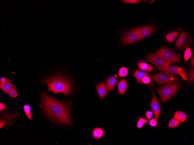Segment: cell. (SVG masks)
Returning a JSON list of instances; mask_svg holds the SVG:
<instances>
[{
  "mask_svg": "<svg viewBox=\"0 0 194 145\" xmlns=\"http://www.w3.org/2000/svg\"><path fill=\"white\" fill-rule=\"evenodd\" d=\"M42 98L43 109L48 118L60 124L66 126L71 125L70 100L59 101L44 92L42 93Z\"/></svg>",
  "mask_w": 194,
  "mask_h": 145,
  "instance_id": "obj_1",
  "label": "cell"
},
{
  "mask_svg": "<svg viewBox=\"0 0 194 145\" xmlns=\"http://www.w3.org/2000/svg\"><path fill=\"white\" fill-rule=\"evenodd\" d=\"M41 82L46 85L48 92L52 91L55 95L62 93L67 96L72 93L73 84L65 77L59 76L51 77L43 80Z\"/></svg>",
  "mask_w": 194,
  "mask_h": 145,
  "instance_id": "obj_2",
  "label": "cell"
},
{
  "mask_svg": "<svg viewBox=\"0 0 194 145\" xmlns=\"http://www.w3.org/2000/svg\"><path fill=\"white\" fill-rule=\"evenodd\" d=\"M177 81H171L157 89L156 91L160 97L162 103L173 97L179 87Z\"/></svg>",
  "mask_w": 194,
  "mask_h": 145,
  "instance_id": "obj_3",
  "label": "cell"
},
{
  "mask_svg": "<svg viewBox=\"0 0 194 145\" xmlns=\"http://www.w3.org/2000/svg\"><path fill=\"white\" fill-rule=\"evenodd\" d=\"M150 77L158 84H162L171 81H177L178 76L175 74L163 71L150 76Z\"/></svg>",
  "mask_w": 194,
  "mask_h": 145,
  "instance_id": "obj_4",
  "label": "cell"
},
{
  "mask_svg": "<svg viewBox=\"0 0 194 145\" xmlns=\"http://www.w3.org/2000/svg\"><path fill=\"white\" fill-rule=\"evenodd\" d=\"M165 59L173 63H180L181 61L180 56L177 53L165 47H162L157 52Z\"/></svg>",
  "mask_w": 194,
  "mask_h": 145,
  "instance_id": "obj_5",
  "label": "cell"
},
{
  "mask_svg": "<svg viewBox=\"0 0 194 145\" xmlns=\"http://www.w3.org/2000/svg\"><path fill=\"white\" fill-rule=\"evenodd\" d=\"M146 60L155 65L157 68H162L169 66L172 63L162 57L156 52H154L147 55Z\"/></svg>",
  "mask_w": 194,
  "mask_h": 145,
  "instance_id": "obj_6",
  "label": "cell"
},
{
  "mask_svg": "<svg viewBox=\"0 0 194 145\" xmlns=\"http://www.w3.org/2000/svg\"><path fill=\"white\" fill-rule=\"evenodd\" d=\"M157 71H164L174 74H177L180 76L185 80H188V74L186 70L183 67L175 65H169L162 68H156Z\"/></svg>",
  "mask_w": 194,
  "mask_h": 145,
  "instance_id": "obj_7",
  "label": "cell"
},
{
  "mask_svg": "<svg viewBox=\"0 0 194 145\" xmlns=\"http://www.w3.org/2000/svg\"><path fill=\"white\" fill-rule=\"evenodd\" d=\"M141 40L136 28L125 34L122 38L121 43L125 45L135 43Z\"/></svg>",
  "mask_w": 194,
  "mask_h": 145,
  "instance_id": "obj_8",
  "label": "cell"
},
{
  "mask_svg": "<svg viewBox=\"0 0 194 145\" xmlns=\"http://www.w3.org/2000/svg\"><path fill=\"white\" fill-rule=\"evenodd\" d=\"M191 40L190 36L186 31L183 32L180 36L176 43V45L180 49H184L188 46L191 44Z\"/></svg>",
  "mask_w": 194,
  "mask_h": 145,
  "instance_id": "obj_9",
  "label": "cell"
},
{
  "mask_svg": "<svg viewBox=\"0 0 194 145\" xmlns=\"http://www.w3.org/2000/svg\"><path fill=\"white\" fill-rule=\"evenodd\" d=\"M153 97L152 101L150 103L151 109L155 115V118L158 120L161 114V108L158 100L155 94L152 90Z\"/></svg>",
  "mask_w": 194,
  "mask_h": 145,
  "instance_id": "obj_10",
  "label": "cell"
},
{
  "mask_svg": "<svg viewBox=\"0 0 194 145\" xmlns=\"http://www.w3.org/2000/svg\"><path fill=\"white\" fill-rule=\"evenodd\" d=\"M142 40L149 36L155 30V27L152 26H144L136 28Z\"/></svg>",
  "mask_w": 194,
  "mask_h": 145,
  "instance_id": "obj_11",
  "label": "cell"
},
{
  "mask_svg": "<svg viewBox=\"0 0 194 145\" xmlns=\"http://www.w3.org/2000/svg\"><path fill=\"white\" fill-rule=\"evenodd\" d=\"M0 88L6 93L11 89L15 88L11 82L8 79L4 78H1L0 79Z\"/></svg>",
  "mask_w": 194,
  "mask_h": 145,
  "instance_id": "obj_12",
  "label": "cell"
},
{
  "mask_svg": "<svg viewBox=\"0 0 194 145\" xmlns=\"http://www.w3.org/2000/svg\"><path fill=\"white\" fill-rule=\"evenodd\" d=\"M118 79L116 77L111 76L106 80V85L108 91H111L114 89Z\"/></svg>",
  "mask_w": 194,
  "mask_h": 145,
  "instance_id": "obj_13",
  "label": "cell"
},
{
  "mask_svg": "<svg viewBox=\"0 0 194 145\" xmlns=\"http://www.w3.org/2000/svg\"><path fill=\"white\" fill-rule=\"evenodd\" d=\"M96 89L101 98H104L107 94V89L105 83L104 82L98 84L96 86Z\"/></svg>",
  "mask_w": 194,
  "mask_h": 145,
  "instance_id": "obj_14",
  "label": "cell"
},
{
  "mask_svg": "<svg viewBox=\"0 0 194 145\" xmlns=\"http://www.w3.org/2000/svg\"><path fill=\"white\" fill-rule=\"evenodd\" d=\"M133 76L136 78L137 82L142 84V79L146 76H149V74L144 71L136 69L133 74Z\"/></svg>",
  "mask_w": 194,
  "mask_h": 145,
  "instance_id": "obj_15",
  "label": "cell"
},
{
  "mask_svg": "<svg viewBox=\"0 0 194 145\" xmlns=\"http://www.w3.org/2000/svg\"><path fill=\"white\" fill-rule=\"evenodd\" d=\"M127 87V83L126 80L123 79L118 82L117 88L118 92L121 95L124 94L125 92Z\"/></svg>",
  "mask_w": 194,
  "mask_h": 145,
  "instance_id": "obj_16",
  "label": "cell"
},
{
  "mask_svg": "<svg viewBox=\"0 0 194 145\" xmlns=\"http://www.w3.org/2000/svg\"><path fill=\"white\" fill-rule=\"evenodd\" d=\"M138 66L139 69L146 71H152L154 69L153 67L152 66L145 63H139L138 64Z\"/></svg>",
  "mask_w": 194,
  "mask_h": 145,
  "instance_id": "obj_17",
  "label": "cell"
},
{
  "mask_svg": "<svg viewBox=\"0 0 194 145\" xmlns=\"http://www.w3.org/2000/svg\"><path fill=\"white\" fill-rule=\"evenodd\" d=\"M180 32V31H176L168 34L166 36V40L170 43L173 42L177 37Z\"/></svg>",
  "mask_w": 194,
  "mask_h": 145,
  "instance_id": "obj_18",
  "label": "cell"
},
{
  "mask_svg": "<svg viewBox=\"0 0 194 145\" xmlns=\"http://www.w3.org/2000/svg\"><path fill=\"white\" fill-rule=\"evenodd\" d=\"M92 135L96 139L101 138L104 134V131L101 128H96L94 129L92 132Z\"/></svg>",
  "mask_w": 194,
  "mask_h": 145,
  "instance_id": "obj_19",
  "label": "cell"
},
{
  "mask_svg": "<svg viewBox=\"0 0 194 145\" xmlns=\"http://www.w3.org/2000/svg\"><path fill=\"white\" fill-rule=\"evenodd\" d=\"M174 117L182 122H185L187 118L186 115L183 112L180 111L176 112L174 113Z\"/></svg>",
  "mask_w": 194,
  "mask_h": 145,
  "instance_id": "obj_20",
  "label": "cell"
},
{
  "mask_svg": "<svg viewBox=\"0 0 194 145\" xmlns=\"http://www.w3.org/2000/svg\"><path fill=\"white\" fill-rule=\"evenodd\" d=\"M181 122L177 119L174 117L170 120L168 124V126L171 128L178 126L180 124Z\"/></svg>",
  "mask_w": 194,
  "mask_h": 145,
  "instance_id": "obj_21",
  "label": "cell"
},
{
  "mask_svg": "<svg viewBox=\"0 0 194 145\" xmlns=\"http://www.w3.org/2000/svg\"><path fill=\"white\" fill-rule=\"evenodd\" d=\"M24 109L28 118L30 120H32V115L31 113L30 107L27 105H24Z\"/></svg>",
  "mask_w": 194,
  "mask_h": 145,
  "instance_id": "obj_22",
  "label": "cell"
},
{
  "mask_svg": "<svg viewBox=\"0 0 194 145\" xmlns=\"http://www.w3.org/2000/svg\"><path fill=\"white\" fill-rule=\"evenodd\" d=\"M192 55V52L191 48L188 47L186 49L184 54L185 60L187 61L191 58Z\"/></svg>",
  "mask_w": 194,
  "mask_h": 145,
  "instance_id": "obj_23",
  "label": "cell"
},
{
  "mask_svg": "<svg viewBox=\"0 0 194 145\" xmlns=\"http://www.w3.org/2000/svg\"><path fill=\"white\" fill-rule=\"evenodd\" d=\"M128 73L127 69L125 67H121L119 70V75L122 77H125L126 76Z\"/></svg>",
  "mask_w": 194,
  "mask_h": 145,
  "instance_id": "obj_24",
  "label": "cell"
},
{
  "mask_svg": "<svg viewBox=\"0 0 194 145\" xmlns=\"http://www.w3.org/2000/svg\"><path fill=\"white\" fill-rule=\"evenodd\" d=\"M147 122V120L144 118H140L138 122L137 126L139 128H141L143 127L144 124H146Z\"/></svg>",
  "mask_w": 194,
  "mask_h": 145,
  "instance_id": "obj_25",
  "label": "cell"
},
{
  "mask_svg": "<svg viewBox=\"0 0 194 145\" xmlns=\"http://www.w3.org/2000/svg\"><path fill=\"white\" fill-rule=\"evenodd\" d=\"M9 96L10 97L15 98L18 95V93L15 88H13L10 90L8 92V93Z\"/></svg>",
  "mask_w": 194,
  "mask_h": 145,
  "instance_id": "obj_26",
  "label": "cell"
},
{
  "mask_svg": "<svg viewBox=\"0 0 194 145\" xmlns=\"http://www.w3.org/2000/svg\"><path fill=\"white\" fill-rule=\"evenodd\" d=\"M194 70L193 69H191L189 71V78L190 82L194 80Z\"/></svg>",
  "mask_w": 194,
  "mask_h": 145,
  "instance_id": "obj_27",
  "label": "cell"
},
{
  "mask_svg": "<svg viewBox=\"0 0 194 145\" xmlns=\"http://www.w3.org/2000/svg\"><path fill=\"white\" fill-rule=\"evenodd\" d=\"M122 1L125 3H138L141 1L139 0H123Z\"/></svg>",
  "mask_w": 194,
  "mask_h": 145,
  "instance_id": "obj_28",
  "label": "cell"
},
{
  "mask_svg": "<svg viewBox=\"0 0 194 145\" xmlns=\"http://www.w3.org/2000/svg\"><path fill=\"white\" fill-rule=\"evenodd\" d=\"M142 82L144 84H148L150 82V79L148 76H146L142 79Z\"/></svg>",
  "mask_w": 194,
  "mask_h": 145,
  "instance_id": "obj_29",
  "label": "cell"
},
{
  "mask_svg": "<svg viewBox=\"0 0 194 145\" xmlns=\"http://www.w3.org/2000/svg\"><path fill=\"white\" fill-rule=\"evenodd\" d=\"M157 124L156 120L155 119H152L149 121V124L152 127L156 126Z\"/></svg>",
  "mask_w": 194,
  "mask_h": 145,
  "instance_id": "obj_30",
  "label": "cell"
},
{
  "mask_svg": "<svg viewBox=\"0 0 194 145\" xmlns=\"http://www.w3.org/2000/svg\"><path fill=\"white\" fill-rule=\"evenodd\" d=\"M146 114V118L148 120L150 119L153 116V113L151 111H147Z\"/></svg>",
  "mask_w": 194,
  "mask_h": 145,
  "instance_id": "obj_31",
  "label": "cell"
},
{
  "mask_svg": "<svg viewBox=\"0 0 194 145\" xmlns=\"http://www.w3.org/2000/svg\"><path fill=\"white\" fill-rule=\"evenodd\" d=\"M7 107V106L4 104L0 102V111H2Z\"/></svg>",
  "mask_w": 194,
  "mask_h": 145,
  "instance_id": "obj_32",
  "label": "cell"
},
{
  "mask_svg": "<svg viewBox=\"0 0 194 145\" xmlns=\"http://www.w3.org/2000/svg\"><path fill=\"white\" fill-rule=\"evenodd\" d=\"M190 64L192 67L194 68V56H193V58H192L191 60V62L190 63Z\"/></svg>",
  "mask_w": 194,
  "mask_h": 145,
  "instance_id": "obj_33",
  "label": "cell"
},
{
  "mask_svg": "<svg viewBox=\"0 0 194 145\" xmlns=\"http://www.w3.org/2000/svg\"><path fill=\"white\" fill-rule=\"evenodd\" d=\"M155 1V0H151L150 2V3H152Z\"/></svg>",
  "mask_w": 194,
  "mask_h": 145,
  "instance_id": "obj_34",
  "label": "cell"
}]
</instances>
